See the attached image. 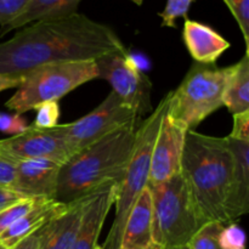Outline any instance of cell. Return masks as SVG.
Instances as JSON below:
<instances>
[{
    "instance_id": "obj_1",
    "label": "cell",
    "mask_w": 249,
    "mask_h": 249,
    "mask_svg": "<svg viewBox=\"0 0 249 249\" xmlns=\"http://www.w3.org/2000/svg\"><path fill=\"white\" fill-rule=\"evenodd\" d=\"M123 51L125 46L111 27L75 12L27 24L0 44V74L21 78L39 66L96 61Z\"/></svg>"
},
{
    "instance_id": "obj_2",
    "label": "cell",
    "mask_w": 249,
    "mask_h": 249,
    "mask_svg": "<svg viewBox=\"0 0 249 249\" xmlns=\"http://www.w3.org/2000/svg\"><path fill=\"white\" fill-rule=\"evenodd\" d=\"M136 122L107 134L78 151L58 172L53 199L70 204L105 187L119 186L133 155Z\"/></svg>"
},
{
    "instance_id": "obj_3",
    "label": "cell",
    "mask_w": 249,
    "mask_h": 249,
    "mask_svg": "<svg viewBox=\"0 0 249 249\" xmlns=\"http://www.w3.org/2000/svg\"><path fill=\"white\" fill-rule=\"evenodd\" d=\"M181 174L206 223H232L229 215L232 156L225 138L189 130L181 158Z\"/></svg>"
},
{
    "instance_id": "obj_4",
    "label": "cell",
    "mask_w": 249,
    "mask_h": 249,
    "mask_svg": "<svg viewBox=\"0 0 249 249\" xmlns=\"http://www.w3.org/2000/svg\"><path fill=\"white\" fill-rule=\"evenodd\" d=\"M169 99L170 92H168L158 104V106L151 112L150 116L143 119L140 126L136 128L133 155L129 160L123 179L117 189L113 224L104 245L101 246L102 249L121 248V238L126 218L140 195L148 186L151 156L160 124L168 111Z\"/></svg>"
},
{
    "instance_id": "obj_5",
    "label": "cell",
    "mask_w": 249,
    "mask_h": 249,
    "mask_svg": "<svg viewBox=\"0 0 249 249\" xmlns=\"http://www.w3.org/2000/svg\"><path fill=\"white\" fill-rule=\"evenodd\" d=\"M150 187V186H148ZM152 195L153 240L160 249H179L189 245L206 224L195 204L181 172L150 187Z\"/></svg>"
},
{
    "instance_id": "obj_6",
    "label": "cell",
    "mask_w": 249,
    "mask_h": 249,
    "mask_svg": "<svg viewBox=\"0 0 249 249\" xmlns=\"http://www.w3.org/2000/svg\"><path fill=\"white\" fill-rule=\"evenodd\" d=\"M232 66L192 63L177 90L170 91L167 116L186 130H195L211 114L224 107L223 99Z\"/></svg>"
},
{
    "instance_id": "obj_7",
    "label": "cell",
    "mask_w": 249,
    "mask_h": 249,
    "mask_svg": "<svg viewBox=\"0 0 249 249\" xmlns=\"http://www.w3.org/2000/svg\"><path fill=\"white\" fill-rule=\"evenodd\" d=\"M21 78V84L5 106L22 116L41 104L58 101L80 85L99 78V70L95 61H72L39 66Z\"/></svg>"
},
{
    "instance_id": "obj_8",
    "label": "cell",
    "mask_w": 249,
    "mask_h": 249,
    "mask_svg": "<svg viewBox=\"0 0 249 249\" xmlns=\"http://www.w3.org/2000/svg\"><path fill=\"white\" fill-rule=\"evenodd\" d=\"M99 78L111 84L112 91L139 116L153 111L152 83L126 51L113 53L95 61Z\"/></svg>"
},
{
    "instance_id": "obj_9",
    "label": "cell",
    "mask_w": 249,
    "mask_h": 249,
    "mask_svg": "<svg viewBox=\"0 0 249 249\" xmlns=\"http://www.w3.org/2000/svg\"><path fill=\"white\" fill-rule=\"evenodd\" d=\"M136 118L138 114L111 91L94 111L73 123L62 124L63 134L74 155Z\"/></svg>"
},
{
    "instance_id": "obj_10",
    "label": "cell",
    "mask_w": 249,
    "mask_h": 249,
    "mask_svg": "<svg viewBox=\"0 0 249 249\" xmlns=\"http://www.w3.org/2000/svg\"><path fill=\"white\" fill-rule=\"evenodd\" d=\"M0 150L14 160L43 158L60 164H65L73 156L63 134L62 124L51 129L28 125L22 133L0 140Z\"/></svg>"
},
{
    "instance_id": "obj_11",
    "label": "cell",
    "mask_w": 249,
    "mask_h": 249,
    "mask_svg": "<svg viewBox=\"0 0 249 249\" xmlns=\"http://www.w3.org/2000/svg\"><path fill=\"white\" fill-rule=\"evenodd\" d=\"M186 130L165 113L151 156L148 186H157L181 172Z\"/></svg>"
},
{
    "instance_id": "obj_12",
    "label": "cell",
    "mask_w": 249,
    "mask_h": 249,
    "mask_svg": "<svg viewBox=\"0 0 249 249\" xmlns=\"http://www.w3.org/2000/svg\"><path fill=\"white\" fill-rule=\"evenodd\" d=\"M14 191L27 198L53 199L60 163L43 158L16 160Z\"/></svg>"
},
{
    "instance_id": "obj_13",
    "label": "cell",
    "mask_w": 249,
    "mask_h": 249,
    "mask_svg": "<svg viewBox=\"0 0 249 249\" xmlns=\"http://www.w3.org/2000/svg\"><path fill=\"white\" fill-rule=\"evenodd\" d=\"M117 189V185H111L90 197L71 249H96L105 221L116 201Z\"/></svg>"
},
{
    "instance_id": "obj_14",
    "label": "cell",
    "mask_w": 249,
    "mask_h": 249,
    "mask_svg": "<svg viewBox=\"0 0 249 249\" xmlns=\"http://www.w3.org/2000/svg\"><path fill=\"white\" fill-rule=\"evenodd\" d=\"M119 249H160L153 240L152 195L148 186L126 218Z\"/></svg>"
},
{
    "instance_id": "obj_15",
    "label": "cell",
    "mask_w": 249,
    "mask_h": 249,
    "mask_svg": "<svg viewBox=\"0 0 249 249\" xmlns=\"http://www.w3.org/2000/svg\"><path fill=\"white\" fill-rule=\"evenodd\" d=\"M182 39L195 62L202 65H214L231 46V44L211 26L189 18H186L184 23Z\"/></svg>"
},
{
    "instance_id": "obj_16",
    "label": "cell",
    "mask_w": 249,
    "mask_h": 249,
    "mask_svg": "<svg viewBox=\"0 0 249 249\" xmlns=\"http://www.w3.org/2000/svg\"><path fill=\"white\" fill-rule=\"evenodd\" d=\"M226 143L232 156L229 215L231 221L245 215L249 211V142L226 136Z\"/></svg>"
},
{
    "instance_id": "obj_17",
    "label": "cell",
    "mask_w": 249,
    "mask_h": 249,
    "mask_svg": "<svg viewBox=\"0 0 249 249\" xmlns=\"http://www.w3.org/2000/svg\"><path fill=\"white\" fill-rule=\"evenodd\" d=\"M68 204L61 203L56 199L39 198L33 207L15 221L1 236L0 243L7 249H12L21 241L33 235L34 232L43 229L46 224L60 215L66 211Z\"/></svg>"
},
{
    "instance_id": "obj_18",
    "label": "cell",
    "mask_w": 249,
    "mask_h": 249,
    "mask_svg": "<svg viewBox=\"0 0 249 249\" xmlns=\"http://www.w3.org/2000/svg\"><path fill=\"white\" fill-rule=\"evenodd\" d=\"M89 197L72 202L66 211L40 229L39 249H71L75 240Z\"/></svg>"
},
{
    "instance_id": "obj_19",
    "label": "cell",
    "mask_w": 249,
    "mask_h": 249,
    "mask_svg": "<svg viewBox=\"0 0 249 249\" xmlns=\"http://www.w3.org/2000/svg\"><path fill=\"white\" fill-rule=\"evenodd\" d=\"M82 0H29L23 11L6 26L0 27V36L38 21L61 18L75 14Z\"/></svg>"
},
{
    "instance_id": "obj_20",
    "label": "cell",
    "mask_w": 249,
    "mask_h": 249,
    "mask_svg": "<svg viewBox=\"0 0 249 249\" xmlns=\"http://www.w3.org/2000/svg\"><path fill=\"white\" fill-rule=\"evenodd\" d=\"M224 106L232 116L249 111V53L232 65L223 99Z\"/></svg>"
},
{
    "instance_id": "obj_21",
    "label": "cell",
    "mask_w": 249,
    "mask_h": 249,
    "mask_svg": "<svg viewBox=\"0 0 249 249\" xmlns=\"http://www.w3.org/2000/svg\"><path fill=\"white\" fill-rule=\"evenodd\" d=\"M223 224L216 221L206 223L189 242L190 249H221L219 245V235Z\"/></svg>"
},
{
    "instance_id": "obj_22",
    "label": "cell",
    "mask_w": 249,
    "mask_h": 249,
    "mask_svg": "<svg viewBox=\"0 0 249 249\" xmlns=\"http://www.w3.org/2000/svg\"><path fill=\"white\" fill-rule=\"evenodd\" d=\"M39 198H24L17 201L10 206L5 207L0 211V236L12 225L16 220H18L22 215L27 213L32 207L36 204Z\"/></svg>"
},
{
    "instance_id": "obj_23",
    "label": "cell",
    "mask_w": 249,
    "mask_h": 249,
    "mask_svg": "<svg viewBox=\"0 0 249 249\" xmlns=\"http://www.w3.org/2000/svg\"><path fill=\"white\" fill-rule=\"evenodd\" d=\"M194 1L195 0H167L164 10L160 12V16L162 18V27L175 28L177 19L180 17L186 18Z\"/></svg>"
},
{
    "instance_id": "obj_24",
    "label": "cell",
    "mask_w": 249,
    "mask_h": 249,
    "mask_svg": "<svg viewBox=\"0 0 249 249\" xmlns=\"http://www.w3.org/2000/svg\"><path fill=\"white\" fill-rule=\"evenodd\" d=\"M36 117L31 126L36 129H51L57 125L60 118V106L58 101H49L41 104L36 108Z\"/></svg>"
},
{
    "instance_id": "obj_25",
    "label": "cell",
    "mask_w": 249,
    "mask_h": 249,
    "mask_svg": "<svg viewBox=\"0 0 249 249\" xmlns=\"http://www.w3.org/2000/svg\"><path fill=\"white\" fill-rule=\"evenodd\" d=\"M221 249H246L245 230L235 221L223 226L219 235Z\"/></svg>"
},
{
    "instance_id": "obj_26",
    "label": "cell",
    "mask_w": 249,
    "mask_h": 249,
    "mask_svg": "<svg viewBox=\"0 0 249 249\" xmlns=\"http://www.w3.org/2000/svg\"><path fill=\"white\" fill-rule=\"evenodd\" d=\"M226 6L235 17L246 44V51H249V0H224Z\"/></svg>"
},
{
    "instance_id": "obj_27",
    "label": "cell",
    "mask_w": 249,
    "mask_h": 249,
    "mask_svg": "<svg viewBox=\"0 0 249 249\" xmlns=\"http://www.w3.org/2000/svg\"><path fill=\"white\" fill-rule=\"evenodd\" d=\"M28 126L26 119L21 114H9L0 112V131L9 135H17L24 131Z\"/></svg>"
},
{
    "instance_id": "obj_28",
    "label": "cell",
    "mask_w": 249,
    "mask_h": 249,
    "mask_svg": "<svg viewBox=\"0 0 249 249\" xmlns=\"http://www.w3.org/2000/svg\"><path fill=\"white\" fill-rule=\"evenodd\" d=\"M28 1L29 0H0V27L6 26L16 18Z\"/></svg>"
},
{
    "instance_id": "obj_29",
    "label": "cell",
    "mask_w": 249,
    "mask_h": 249,
    "mask_svg": "<svg viewBox=\"0 0 249 249\" xmlns=\"http://www.w3.org/2000/svg\"><path fill=\"white\" fill-rule=\"evenodd\" d=\"M16 163L0 150V187L14 190Z\"/></svg>"
},
{
    "instance_id": "obj_30",
    "label": "cell",
    "mask_w": 249,
    "mask_h": 249,
    "mask_svg": "<svg viewBox=\"0 0 249 249\" xmlns=\"http://www.w3.org/2000/svg\"><path fill=\"white\" fill-rule=\"evenodd\" d=\"M233 117V126L229 138L238 141L249 142V111L243 113L235 114Z\"/></svg>"
},
{
    "instance_id": "obj_31",
    "label": "cell",
    "mask_w": 249,
    "mask_h": 249,
    "mask_svg": "<svg viewBox=\"0 0 249 249\" xmlns=\"http://www.w3.org/2000/svg\"><path fill=\"white\" fill-rule=\"evenodd\" d=\"M27 198V197L22 196L18 192L14 191V190L5 189V187H0V211L5 207L10 206V204L15 203L17 201Z\"/></svg>"
},
{
    "instance_id": "obj_32",
    "label": "cell",
    "mask_w": 249,
    "mask_h": 249,
    "mask_svg": "<svg viewBox=\"0 0 249 249\" xmlns=\"http://www.w3.org/2000/svg\"><path fill=\"white\" fill-rule=\"evenodd\" d=\"M39 238H40V230L24 238L12 249H39Z\"/></svg>"
},
{
    "instance_id": "obj_33",
    "label": "cell",
    "mask_w": 249,
    "mask_h": 249,
    "mask_svg": "<svg viewBox=\"0 0 249 249\" xmlns=\"http://www.w3.org/2000/svg\"><path fill=\"white\" fill-rule=\"evenodd\" d=\"M21 80L22 78H12L0 74V92L4 91V90L18 88L21 84Z\"/></svg>"
},
{
    "instance_id": "obj_34",
    "label": "cell",
    "mask_w": 249,
    "mask_h": 249,
    "mask_svg": "<svg viewBox=\"0 0 249 249\" xmlns=\"http://www.w3.org/2000/svg\"><path fill=\"white\" fill-rule=\"evenodd\" d=\"M130 1H133L134 4H136V5H139V6H141V5H142V2H143V0H130Z\"/></svg>"
},
{
    "instance_id": "obj_35",
    "label": "cell",
    "mask_w": 249,
    "mask_h": 249,
    "mask_svg": "<svg viewBox=\"0 0 249 249\" xmlns=\"http://www.w3.org/2000/svg\"><path fill=\"white\" fill-rule=\"evenodd\" d=\"M0 249H7L6 247H5V246H2L1 243H0Z\"/></svg>"
},
{
    "instance_id": "obj_36",
    "label": "cell",
    "mask_w": 249,
    "mask_h": 249,
    "mask_svg": "<svg viewBox=\"0 0 249 249\" xmlns=\"http://www.w3.org/2000/svg\"><path fill=\"white\" fill-rule=\"evenodd\" d=\"M179 249H190V248H189V246H185V247H181V248H179Z\"/></svg>"
},
{
    "instance_id": "obj_37",
    "label": "cell",
    "mask_w": 249,
    "mask_h": 249,
    "mask_svg": "<svg viewBox=\"0 0 249 249\" xmlns=\"http://www.w3.org/2000/svg\"><path fill=\"white\" fill-rule=\"evenodd\" d=\"M96 249H102V247H101V245H99V246H97V247H96Z\"/></svg>"
}]
</instances>
